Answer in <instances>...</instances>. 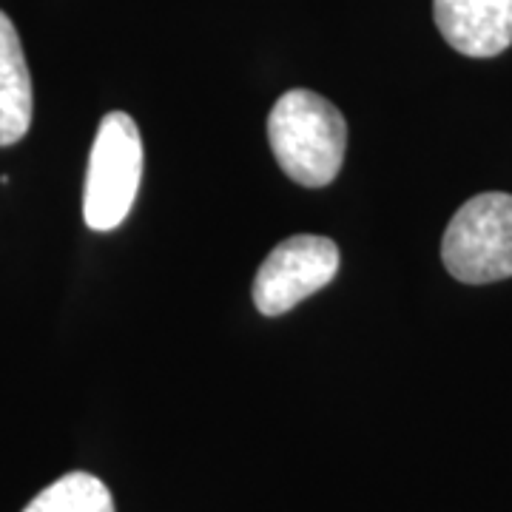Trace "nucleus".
<instances>
[{
    "label": "nucleus",
    "mask_w": 512,
    "mask_h": 512,
    "mask_svg": "<svg viewBox=\"0 0 512 512\" xmlns=\"http://www.w3.org/2000/svg\"><path fill=\"white\" fill-rule=\"evenodd\" d=\"M23 512H114V498L92 473H69L37 493Z\"/></svg>",
    "instance_id": "0eeeda50"
},
{
    "label": "nucleus",
    "mask_w": 512,
    "mask_h": 512,
    "mask_svg": "<svg viewBox=\"0 0 512 512\" xmlns=\"http://www.w3.org/2000/svg\"><path fill=\"white\" fill-rule=\"evenodd\" d=\"M268 143L293 183L325 188L345 163L348 126L342 111L322 94L293 89L268 114Z\"/></svg>",
    "instance_id": "f257e3e1"
},
{
    "label": "nucleus",
    "mask_w": 512,
    "mask_h": 512,
    "mask_svg": "<svg viewBox=\"0 0 512 512\" xmlns=\"http://www.w3.org/2000/svg\"><path fill=\"white\" fill-rule=\"evenodd\" d=\"M339 274V248L328 237L282 239L254 276V305L262 316H282L322 291Z\"/></svg>",
    "instance_id": "20e7f679"
},
{
    "label": "nucleus",
    "mask_w": 512,
    "mask_h": 512,
    "mask_svg": "<svg viewBox=\"0 0 512 512\" xmlns=\"http://www.w3.org/2000/svg\"><path fill=\"white\" fill-rule=\"evenodd\" d=\"M441 262L464 285L510 279L512 194L487 191L464 202L444 231Z\"/></svg>",
    "instance_id": "f03ea898"
},
{
    "label": "nucleus",
    "mask_w": 512,
    "mask_h": 512,
    "mask_svg": "<svg viewBox=\"0 0 512 512\" xmlns=\"http://www.w3.org/2000/svg\"><path fill=\"white\" fill-rule=\"evenodd\" d=\"M441 37L464 57H495L512 46V0H433Z\"/></svg>",
    "instance_id": "39448f33"
},
{
    "label": "nucleus",
    "mask_w": 512,
    "mask_h": 512,
    "mask_svg": "<svg viewBox=\"0 0 512 512\" xmlns=\"http://www.w3.org/2000/svg\"><path fill=\"white\" fill-rule=\"evenodd\" d=\"M143 177V137L126 111H111L94 137L83 220L92 231H114L128 217Z\"/></svg>",
    "instance_id": "7ed1b4c3"
},
{
    "label": "nucleus",
    "mask_w": 512,
    "mask_h": 512,
    "mask_svg": "<svg viewBox=\"0 0 512 512\" xmlns=\"http://www.w3.org/2000/svg\"><path fill=\"white\" fill-rule=\"evenodd\" d=\"M35 94L20 35L6 12H0V148L15 146L32 126Z\"/></svg>",
    "instance_id": "423d86ee"
}]
</instances>
